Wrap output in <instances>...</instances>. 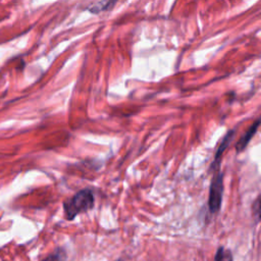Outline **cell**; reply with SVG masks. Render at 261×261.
Segmentation results:
<instances>
[{
    "mask_svg": "<svg viewBox=\"0 0 261 261\" xmlns=\"http://www.w3.org/2000/svg\"><path fill=\"white\" fill-rule=\"evenodd\" d=\"M117 261H122V260H120V259H119V260H117Z\"/></svg>",
    "mask_w": 261,
    "mask_h": 261,
    "instance_id": "cell-9",
    "label": "cell"
},
{
    "mask_svg": "<svg viewBox=\"0 0 261 261\" xmlns=\"http://www.w3.org/2000/svg\"><path fill=\"white\" fill-rule=\"evenodd\" d=\"M214 261H232L231 252L223 247H219L216 251Z\"/></svg>",
    "mask_w": 261,
    "mask_h": 261,
    "instance_id": "cell-7",
    "label": "cell"
},
{
    "mask_svg": "<svg viewBox=\"0 0 261 261\" xmlns=\"http://www.w3.org/2000/svg\"><path fill=\"white\" fill-rule=\"evenodd\" d=\"M260 124V120L257 119L249 128L248 130L240 138V140L237 142L236 144V150L238 153L242 152L249 144V142L251 141V139L254 137V135L256 134L257 129H258V126Z\"/></svg>",
    "mask_w": 261,
    "mask_h": 261,
    "instance_id": "cell-4",
    "label": "cell"
},
{
    "mask_svg": "<svg viewBox=\"0 0 261 261\" xmlns=\"http://www.w3.org/2000/svg\"><path fill=\"white\" fill-rule=\"evenodd\" d=\"M234 134H236V129H230L228 130L225 136L222 138L220 144H219V147L217 148L216 150V153L214 155V160L212 161L211 163V166L210 168L215 171V170H218L220 169V163H221V158H222V155L225 151V149L229 146L230 142L232 141L233 137H234Z\"/></svg>",
    "mask_w": 261,
    "mask_h": 261,
    "instance_id": "cell-3",
    "label": "cell"
},
{
    "mask_svg": "<svg viewBox=\"0 0 261 261\" xmlns=\"http://www.w3.org/2000/svg\"><path fill=\"white\" fill-rule=\"evenodd\" d=\"M115 2H116V0H102L98 3H95L91 7H89V10H91L94 13H98V12H101L103 10L109 9L110 7H112V5Z\"/></svg>",
    "mask_w": 261,
    "mask_h": 261,
    "instance_id": "cell-5",
    "label": "cell"
},
{
    "mask_svg": "<svg viewBox=\"0 0 261 261\" xmlns=\"http://www.w3.org/2000/svg\"><path fill=\"white\" fill-rule=\"evenodd\" d=\"M252 211H253V216L255 217L256 221H259V219H260V199H259V197H257V199L253 203Z\"/></svg>",
    "mask_w": 261,
    "mask_h": 261,
    "instance_id": "cell-8",
    "label": "cell"
},
{
    "mask_svg": "<svg viewBox=\"0 0 261 261\" xmlns=\"http://www.w3.org/2000/svg\"><path fill=\"white\" fill-rule=\"evenodd\" d=\"M66 260V252L62 248L56 249L49 256L44 258L42 261H65Z\"/></svg>",
    "mask_w": 261,
    "mask_h": 261,
    "instance_id": "cell-6",
    "label": "cell"
},
{
    "mask_svg": "<svg viewBox=\"0 0 261 261\" xmlns=\"http://www.w3.org/2000/svg\"><path fill=\"white\" fill-rule=\"evenodd\" d=\"M95 205V197L91 190L84 189L63 202L64 216L67 220H72L77 214L91 210Z\"/></svg>",
    "mask_w": 261,
    "mask_h": 261,
    "instance_id": "cell-1",
    "label": "cell"
},
{
    "mask_svg": "<svg viewBox=\"0 0 261 261\" xmlns=\"http://www.w3.org/2000/svg\"><path fill=\"white\" fill-rule=\"evenodd\" d=\"M223 195V175L220 169L215 170L209 189L208 206L211 213H217L221 207Z\"/></svg>",
    "mask_w": 261,
    "mask_h": 261,
    "instance_id": "cell-2",
    "label": "cell"
}]
</instances>
